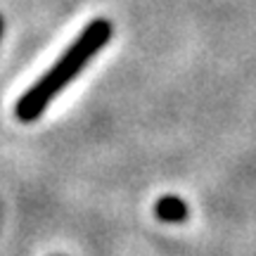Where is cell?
I'll return each mask as SVG.
<instances>
[{"instance_id": "obj_1", "label": "cell", "mask_w": 256, "mask_h": 256, "mask_svg": "<svg viewBox=\"0 0 256 256\" xmlns=\"http://www.w3.org/2000/svg\"><path fill=\"white\" fill-rule=\"evenodd\" d=\"M110 38H112L110 19L98 17L92 19L90 24H86V28L78 34V38L74 40L72 46L64 50L62 57L31 88H26V92L17 100L14 116L22 124H31V121L40 119L43 112L48 110V104L83 72V66L110 43Z\"/></svg>"}, {"instance_id": "obj_2", "label": "cell", "mask_w": 256, "mask_h": 256, "mask_svg": "<svg viewBox=\"0 0 256 256\" xmlns=\"http://www.w3.org/2000/svg\"><path fill=\"white\" fill-rule=\"evenodd\" d=\"M188 214H190L188 204L176 194H166L154 204V216L162 223H183L188 218Z\"/></svg>"}, {"instance_id": "obj_3", "label": "cell", "mask_w": 256, "mask_h": 256, "mask_svg": "<svg viewBox=\"0 0 256 256\" xmlns=\"http://www.w3.org/2000/svg\"><path fill=\"white\" fill-rule=\"evenodd\" d=\"M2 28H5V22H2V17H0V36H2Z\"/></svg>"}]
</instances>
